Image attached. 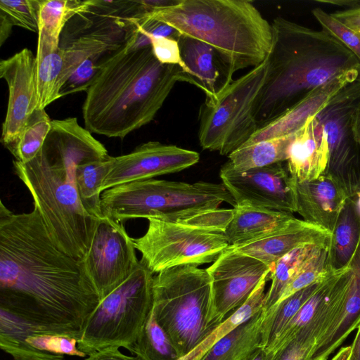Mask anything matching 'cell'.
Returning a JSON list of instances; mask_svg holds the SVG:
<instances>
[{
	"mask_svg": "<svg viewBox=\"0 0 360 360\" xmlns=\"http://www.w3.org/2000/svg\"><path fill=\"white\" fill-rule=\"evenodd\" d=\"M352 352L349 360H360V325L357 328V333L353 341Z\"/></svg>",
	"mask_w": 360,
	"mask_h": 360,
	"instance_id": "cell-49",
	"label": "cell"
},
{
	"mask_svg": "<svg viewBox=\"0 0 360 360\" xmlns=\"http://www.w3.org/2000/svg\"><path fill=\"white\" fill-rule=\"evenodd\" d=\"M314 346V342L295 336L275 352L273 360H309Z\"/></svg>",
	"mask_w": 360,
	"mask_h": 360,
	"instance_id": "cell-44",
	"label": "cell"
},
{
	"mask_svg": "<svg viewBox=\"0 0 360 360\" xmlns=\"http://www.w3.org/2000/svg\"><path fill=\"white\" fill-rule=\"evenodd\" d=\"M273 44L266 79L256 101L258 129L340 75L360 72V62L324 30L282 17L271 22Z\"/></svg>",
	"mask_w": 360,
	"mask_h": 360,
	"instance_id": "cell-4",
	"label": "cell"
},
{
	"mask_svg": "<svg viewBox=\"0 0 360 360\" xmlns=\"http://www.w3.org/2000/svg\"><path fill=\"white\" fill-rule=\"evenodd\" d=\"M360 79V72H347L319 88L292 108L259 128L243 146L296 133L342 88Z\"/></svg>",
	"mask_w": 360,
	"mask_h": 360,
	"instance_id": "cell-19",
	"label": "cell"
},
{
	"mask_svg": "<svg viewBox=\"0 0 360 360\" xmlns=\"http://www.w3.org/2000/svg\"><path fill=\"white\" fill-rule=\"evenodd\" d=\"M92 6L93 0L39 1L38 33L59 44L65 24L73 17L89 13Z\"/></svg>",
	"mask_w": 360,
	"mask_h": 360,
	"instance_id": "cell-34",
	"label": "cell"
},
{
	"mask_svg": "<svg viewBox=\"0 0 360 360\" xmlns=\"http://www.w3.org/2000/svg\"><path fill=\"white\" fill-rule=\"evenodd\" d=\"M356 131L358 136V138L360 141V110L358 112L356 120Z\"/></svg>",
	"mask_w": 360,
	"mask_h": 360,
	"instance_id": "cell-51",
	"label": "cell"
},
{
	"mask_svg": "<svg viewBox=\"0 0 360 360\" xmlns=\"http://www.w3.org/2000/svg\"><path fill=\"white\" fill-rule=\"evenodd\" d=\"M27 340L34 347L52 354L79 357L86 356L78 349L77 340L69 336L33 333L28 336Z\"/></svg>",
	"mask_w": 360,
	"mask_h": 360,
	"instance_id": "cell-40",
	"label": "cell"
},
{
	"mask_svg": "<svg viewBox=\"0 0 360 360\" xmlns=\"http://www.w3.org/2000/svg\"><path fill=\"white\" fill-rule=\"evenodd\" d=\"M132 18L162 22L179 35L210 45L224 69L225 83L238 70L261 64L272 48L271 23L250 1L178 0Z\"/></svg>",
	"mask_w": 360,
	"mask_h": 360,
	"instance_id": "cell-5",
	"label": "cell"
},
{
	"mask_svg": "<svg viewBox=\"0 0 360 360\" xmlns=\"http://www.w3.org/2000/svg\"><path fill=\"white\" fill-rule=\"evenodd\" d=\"M348 266L352 278L344 300L330 326L316 340L309 360H327L360 325V240Z\"/></svg>",
	"mask_w": 360,
	"mask_h": 360,
	"instance_id": "cell-20",
	"label": "cell"
},
{
	"mask_svg": "<svg viewBox=\"0 0 360 360\" xmlns=\"http://www.w3.org/2000/svg\"><path fill=\"white\" fill-rule=\"evenodd\" d=\"M147 36L150 39V46L153 53L160 63L165 65H177L191 76L190 71L186 68L181 58L177 39Z\"/></svg>",
	"mask_w": 360,
	"mask_h": 360,
	"instance_id": "cell-42",
	"label": "cell"
},
{
	"mask_svg": "<svg viewBox=\"0 0 360 360\" xmlns=\"http://www.w3.org/2000/svg\"><path fill=\"white\" fill-rule=\"evenodd\" d=\"M206 270L211 283L210 323L215 328L245 302L271 269L230 245Z\"/></svg>",
	"mask_w": 360,
	"mask_h": 360,
	"instance_id": "cell-13",
	"label": "cell"
},
{
	"mask_svg": "<svg viewBox=\"0 0 360 360\" xmlns=\"http://www.w3.org/2000/svg\"><path fill=\"white\" fill-rule=\"evenodd\" d=\"M224 202L236 206L222 183L206 181L149 179L118 185L101 194L103 216L120 223L139 218L179 222Z\"/></svg>",
	"mask_w": 360,
	"mask_h": 360,
	"instance_id": "cell-6",
	"label": "cell"
},
{
	"mask_svg": "<svg viewBox=\"0 0 360 360\" xmlns=\"http://www.w3.org/2000/svg\"><path fill=\"white\" fill-rule=\"evenodd\" d=\"M199 160L200 155L196 151L159 141H148L128 154L113 157L101 191L126 183L176 173L195 165Z\"/></svg>",
	"mask_w": 360,
	"mask_h": 360,
	"instance_id": "cell-15",
	"label": "cell"
},
{
	"mask_svg": "<svg viewBox=\"0 0 360 360\" xmlns=\"http://www.w3.org/2000/svg\"><path fill=\"white\" fill-rule=\"evenodd\" d=\"M325 279L293 293L276 303L266 312L262 326V347L271 349L287 325L295 317L302 305L319 289Z\"/></svg>",
	"mask_w": 360,
	"mask_h": 360,
	"instance_id": "cell-33",
	"label": "cell"
},
{
	"mask_svg": "<svg viewBox=\"0 0 360 360\" xmlns=\"http://www.w3.org/2000/svg\"><path fill=\"white\" fill-rule=\"evenodd\" d=\"M113 157L91 160L79 164L76 169V182L80 200L85 210L96 218L103 217L101 186L109 172Z\"/></svg>",
	"mask_w": 360,
	"mask_h": 360,
	"instance_id": "cell-32",
	"label": "cell"
},
{
	"mask_svg": "<svg viewBox=\"0 0 360 360\" xmlns=\"http://www.w3.org/2000/svg\"><path fill=\"white\" fill-rule=\"evenodd\" d=\"M360 110V79L337 92L316 115L328 150L323 174L332 178L347 198L360 192V141L356 120Z\"/></svg>",
	"mask_w": 360,
	"mask_h": 360,
	"instance_id": "cell-11",
	"label": "cell"
},
{
	"mask_svg": "<svg viewBox=\"0 0 360 360\" xmlns=\"http://www.w3.org/2000/svg\"><path fill=\"white\" fill-rule=\"evenodd\" d=\"M328 246L321 249L305 264L287 286L278 302L316 282L325 279L333 272L329 271L328 266Z\"/></svg>",
	"mask_w": 360,
	"mask_h": 360,
	"instance_id": "cell-38",
	"label": "cell"
},
{
	"mask_svg": "<svg viewBox=\"0 0 360 360\" xmlns=\"http://www.w3.org/2000/svg\"><path fill=\"white\" fill-rule=\"evenodd\" d=\"M294 134L243 146L229 155L228 161L238 172L286 162Z\"/></svg>",
	"mask_w": 360,
	"mask_h": 360,
	"instance_id": "cell-30",
	"label": "cell"
},
{
	"mask_svg": "<svg viewBox=\"0 0 360 360\" xmlns=\"http://www.w3.org/2000/svg\"><path fill=\"white\" fill-rule=\"evenodd\" d=\"M358 32V33H359V34H360V31H359V32Z\"/></svg>",
	"mask_w": 360,
	"mask_h": 360,
	"instance_id": "cell-53",
	"label": "cell"
},
{
	"mask_svg": "<svg viewBox=\"0 0 360 360\" xmlns=\"http://www.w3.org/2000/svg\"><path fill=\"white\" fill-rule=\"evenodd\" d=\"M109 155L107 149L76 117L54 120L38 154L27 162H13L15 173L32 197L56 245L84 259L98 219L84 207L77 191L79 164Z\"/></svg>",
	"mask_w": 360,
	"mask_h": 360,
	"instance_id": "cell-2",
	"label": "cell"
},
{
	"mask_svg": "<svg viewBox=\"0 0 360 360\" xmlns=\"http://www.w3.org/2000/svg\"><path fill=\"white\" fill-rule=\"evenodd\" d=\"M211 304V283L206 269L183 265L154 276L152 311L181 358L214 329L210 323Z\"/></svg>",
	"mask_w": 360,
	"mask_h": 360,
	"instance_id": "cell-7",
	"label": "cell"
},
{
	"mask_svg": "<svg viewBox=\"0 0 360 360\" xmlns=\"http://www.w3.org/2000/svg\"><path fill=\"white\" fill-rule=\"evenodd\" d=\"M329 242L310 243L293 249L281 258L270 272V288L266 292L264 309L266 312L279 300L283 292L305 264L321 249L329 245Z\"/></svg>",
	"mask_w": 360,
	"mask_h": 360,
	"instance_id": "cell-29",
	"label": "cell"
},
{
	"mask_svg": "<svg viewBox=\"0 0 360 360\" xmlns=\"http://www.w3.org/2000/svg\"><path fill=\"white\" fill-rule=\"evenodd\" d=\"M38 109H45L60 98L64 66L63 50L42 33H38L36 54Z\"/></svg>",
	"mask_w": 360,
	"mask_h": 360,
	"instance_id": "cell-26",
	"label": "cell"
},
{
	"mask_svg": "<svg viewBox=\"0 0 360 360\" xmlns=\"http://www.w3.org/2000/svg\"><path fill=\"white\" fill-rule=\"evenodd\" d=\"M100 301L83 259L56 245L39 211L15 214L1 201L0 308L78 340Z\"/></svg>",
	"mask_w": 360,
	"mask_h": 360,
	"instance_id": "cell-1",
	"label": "cell"
},
{
	"mask_svg": "<svg viewBox=\"0 0 360 360\" xmlns=\"http://www.w3.org/2000/svg\"><path fill=\"white\" fill-rule=\"evenodd\" d=\"M356 202L360 211V192L356 194Z\"/></svg>",
	"mask_w": 360,
	"mask_h": 360,
	"instance_id": "cell-52",
	"label": "cell"
},
{
	"mask_svg": "<svg viewBox=\"0 0 360 360\" xmlns=\"http://www.w3.org/2000/svg\"><path fill=\"white\" fill-rule=\"evenodd\" d=\"M360 240V211L356 195L347 198L330 233L328 266L336 272L346 268Z\"/></svg>",
	"mask_w": 360,
	"mask_h": 360,
	"instance_id": "cell-25",
	"label": "cell"
},
{
	"mask_svg": "<svg viewBox=\"0 0 360 360\" xmlns=\"http://www.w3.org/2000/svg\"><path fill=\"white\" fill-rule=\"evenodd\" d=\"M153 274L140 260L133 274L101 300L77 340L80 351L86 355L110 347L130 351L153 307Z\"/></svg>",
	"mask_w": 360,
	"mask_h": 360,
	"instance_id": "cell-9",
	"label": "cell"
},
{
	"mask_svg": "<svg viewBox=\"0 0 360 360\" xmlns=\"http://www.w3.org/2000/svg\"><path fill=\"white\" fill-rule=\"evenodd\" d=\"M269 276L258 284L245 302L219 323L196 347L179 360H200L220 339L264 308Z\"/></svg>",
	"mask_w": 360,
	"mask_h": 360,
	"instance_id": "cell-31",
	"label": "cell"
},
{
	"mask_svg": "<svg viewBox=\"0 0 360 360\" xmlns=\"http://www.w3.org/2000/svg\"><path fill=\"white\" fill-rule=\"evenodd\" d=\"M275 352L262 346L257 347L243 360H273Z\"/></svg>",
	"mask_w": 360,
	"mask_h": 360,
	"instance_id": "cell-47",
	"label": "cell"
},
{
	"mask_svg": "<svg viewBox=\"0 0 360 360\" xmlns=\"http://www.w3.org/2000/svg\"><path fill=\"white\" fill-rule=\"evenodd\" d=\"M134 238L122 223L101 217L83 260L86 273L102 300L124 283L139 261Z\"/></svg>",
	"mask_w": 360,
	"mask_h": 360,
	"instance_id": "cell-12",
	"label": "cell"
},
{
	"mask_svg": "<svg viewBox=\"0 0 360 360\" xmlns=\"http://www.w3.org/2000/svg\"><path fill=\"white\" fill-rule=\"evenodd\" d=\"M39 333L25 320L0 308V348L14 360H63L64 356L39 350L27 340Z\"/></svg>",
	"mask_w": 360,
	"mask_h": 360,
	"instance_id": "cell-28",
	"label": "cell"
},
{
	"mask_svg": "<svg viewBox=\"0 0 360 360\" xmlns=\"http://www.w3.org/2000/svg\"><path fill=\"white\" fill-rule=\"evenodd\" d=\"M224 234L230 245H239L280 230L295 217L292 213L252 206L236 205Z\"/></svg>",
	"mask_w": 360,
	"mask_h": 360,
	"instance_id": "cell-23",
	"label": "cell"
},
{
	"mask_svg": "<svg viewBox=\"0 0 360 360\" xmlns=\"http://www.w3.org/2000/svg\"><path fill=\"white\" fill-rule=\"evenodd\" d=\"M36 0L0 1V45L10 36L13 26L38 32Z\"/></svg>",
	"mask_w": 360,
	"mask_h": 360,
	"instance_id": "cell-37",
	"label": "cell"
},
{
	"mask_svg": "<svg viewBox=\"0 0 360 360\" xmlns=\"http://www.w3.org/2000/svg\"><path fill=\"white\" fill-rule=\"evenodd\" d=\"M297 213L304 221L331 233L347 198L340 186L330 176L296 183Z\"/></svg>",
	"mask_w": 360,
	"mask_h": 360,
	"instance_id": "cell-17",
	"label": "cell"
},
{
	"mask_svg": "<svg viewBox=\"0 0 360 360\" xmlns=\"http://www.w3.org/2000/svg\"><path fill=\"white\" fill-rule=\"evenodd\" d=\"M0 77L8 88V108L2 124L1 143L12 145L38 109L36 56L25 48L0 62Z\"/></svg>",
	"mask_w": 360,
	"mask_h": 360,
	"instance_id": "cell-16",
	"label": "cell"
},
{
	"mask_svg": "<svg viewBox=\"0 0 360 360\" xmlns=\"http://www.w3.org/2000/svg\"><path fill=\"white\" fill-rule=\"evenodd\" d=\"M351 352V345L342 347L331 360H349Z\"/></svg>",
	"mask_w": 360,
	"mask_h": 360,
	"instance_id": "cell-50",
	"label": "cell"
},
{
	"mask_svg": "<svg viewBox=\"0 0 360 360\" xmlns=\"http://www.w3.org/2000/svg\"><path fill=\"white\" fill-rule=\"evenodd\" d=\"M328 160L326 139L322 126L315 115L295 133L286 164L292 176L301 182L323 174Z\"/></svg>",
	"mask_w": 360,
	"mask_h": 360,
	"instance_id": "cell-22",
	"label": "cell"
},
{
	"mask_svg": "<svg viewBox=\"0 0 360 360\" xmlns=\"http://www.w3.org/2000/svg\"><path fill=\"white\" fill-rule=\"evenodd\" d=\"M264 308L218 340L200 360H243L262 346Z\"/></svg>",
	"mask_w": 360,
	"mask_h": 360,
	"instance_id": "cell-27",
	"label": "cell"
},
{
	"mask_svg": "<svg viewBox=\"0 0 360 360\" xmlns=\"http://www.w3.org/2000/svg\"><path fill=\"white\" fill-rule=\"evenodd\" d=\"M331 15L354 31H360V8H349Z\"/></svg>",
	"mask_w": 360,
	"mask_h": 360,
	"instance_id": "cell-45",
	"label": "cell"
},
{
	"mask_svg": "<svg viewBox=\"0 0 360 360\" xmlns=\"http://www.w3.org/2000/svg\"><path fill=\"white\" fill-rule=\"evenodd\" d=\"M51 122L45 109H37L33 112L15 141L7 148L15 160L27 162L38 154L49 133Z\"/></svg>",
	"mask_w": 360,
	"mask_h": 360,
	"instance_id": "cell-36",
	"label": "cell"
},
{
	"mask_svg": "<svg viewBox=\"0 0 360 360\" xmlns=\"http://www.w3.org/2000/svg\"><path fill=\"white\" fill-rule=\"evenodd\" d=\"M233 209H214L208 210L179 222L198 228L224 233L234 215Z\"/></svg>",
	"mask_w": 360,
	"mask_h": 360,
	"instance_id": "cell-43",
	"label": "cell"
},
{
	"mask_svg": "<svg viewBox=\"0 0 360 360\" xmlns=\"http://www.w3.org/2000/svg\"><path fill=\"white\" fill-rule=\"evenodd\" d=\"M85 360H141L136 356H127L122 354L119 348L110 347L96 352Z\"/></svg>",
	"mask_w": 360,
	"mask_h": 360,
	"instance_id": "cell-46",
	"label": "cell"
},
{
	"mask_svg": "<svg viewBox=\"0 0 360 360\" xmlns=\"http://www.w3.org/2000/svg\"><path fill=\"white\" fill-rule=\"evenodd\" d=\"M108 15V20H101L98 28L82 34L65 47L60 46L64 59L63 86L84 61L89 59L102 61L124 43L125 41L120 39L125 37V29L115 16Z\"/></svg>",
	"mask_w": 360,
	"mask_h": 360,
	"instance_id": "cell-21",
	"label": "cell"
},
{
	"mask_svg": "<svg viewBox=\"0 0 360 360\" xmlns=\"http://www.w3.org/2000/svg\"><path fill=\"white\" fill-rule=\"evenodd\" d=\"M146 232L134 238L141 260L153 273L183 265L214 262L229 246L223 232L150 218Z\"/></svg>",
	"mask_w": 360,
	"mask_h": 360,
	"instance_id": "cell-10",
	"label": "cell"
},
{
	"mask_svg": "<svg viewBox=\"0 0 360 360\" xmlns=\"http://www.w3.org/2000/svg\"><path fill=\"white\" fill-rule=\"evenodd\" d=\"M269 70L268 57L236 79L207 96L199 110L198 140L203 150L229 155L258 130L255 117L257 97Z\"/></svg>",
	"mask_w": 360,
	"mask_h": 360,
	"instance_id": "cell-8",
	"label": "cell"
},
{
	"mask_svg": "<svg viewBox=\"0 0 360 360\" xmlns=\"http://www.w3.org/2000/svg\"><path fill=\"white\" fill-rule=\"evenodd\" d=\"M330 233L321 228L295 218L285 227L254 240L233 246L271 267L298 246L310 243L329 242Z\"/></svg>",
	"mask_w": 360,
	"mask_h": 360,
	"instance_id": "cell-18",
	"label": "cell"
},
{
	"mask_svg": "<svg viewBox=\"0 0 360 360\" xmlns=\"http://www.w3.org/2000/svg\"><path fill=\"white\" fill-rule=\"evenodd\" d=\"M177 40L181 58L191 72L192 84L206 96L217 93L223 86L219 82L220 69L224 77L225 73L214 49L191 37L179 35Z\"/></svg>",
	"mask_w": 360,
	"mask_h": 360,
	"instance_id": "cell-24",
	"label": "cell"
},
{
	"mask_svg": "<svg viewBox=\"0 0 360 360\" xmlns=\"http://www.w3.org/2000/svg\"><path fill=\"white\" fill-rule=\"evenodd\" d=\"M177 82L192 80L180 67L160 63L150 46L132 48L124 41L101 63L86 91L85 128L124 138L154 120Z\"/></svg>",
	"mask_w": 360,
	"mask_h": 360,
	"instance_id": "cell-3",
	"label": "cell"
},
{
	"mask_svg": "<svg viewBox=\"0 0 360 360\" xmlns=\"http://www.w3.org/2000/svg\"><path fill=\"white\" fill-rule=\"evenodd\" d=\"M322 30L348 49L360 62V34L320 8L311 11Z\"/></svg>",
	"mask_w": 360,
	"mask_h": 360,
	"instance_id": "cell-39",
	"label": "cell"
},
{
	"mask_svg": "<svg viewBox=\"0 0 360 360\" xmlns=\"http://www.w3.org/2000/svg\"><path fill=\"white\" fill-rule=\"evenodd\" d=\"M319 3L330 4L340 6H348L351 8H360V1L357 0H319Z\"/></svg>",
	"mask_w": 360,
	"mask_h": 360,
	"instance_id": "cell-48",
	"label": "cell"
},
{
	"mask_svg": "<svg viewBox=\"0 0 360 360\" xmlns=\"http://www.w3.org/2000/svg\"><path fill=\"white\" fill-rule=\"evenodd\" d=\"M102 61L89 59L81 63L61 88L60 97L77 92L87 91L99 70Z\"/></svg>",
	"mask_w": 360,
	"mask_h": 360,
	"instance_id": "cell-41",
	"label": "cell"
},
{
	"mask_svg": "<svg viewBox=\"0 0 360 360\" xmlns=\"http://www.w3.org/2000/svg\"><path fill=\"white\" fill-rule=\"evenodd\" d=\"M283 162L238 172L227 161L219 176L236 205L297 212V180Z\"/></svg>",
	"mask_w": 360,
	"mask_h": 360,
	"instance_id": "cell-14",
	"label": "cell"
},
{
	"mask_svg": "<svg viewBox=\"0 0 360 360\" xmlns=\"http://www.w3.org/2000/svg\"><path fill=\"white\" fill-rule=\"evenodd\" d=\"M130 352L141 360H179L181 358L177 349L157 322L152 309Z\"/></svg>",
	"mask_w": 360,
	"mask_h": 360,
	"instance_id": "cell-35",
	"label": "cell"
}]
</instances>
